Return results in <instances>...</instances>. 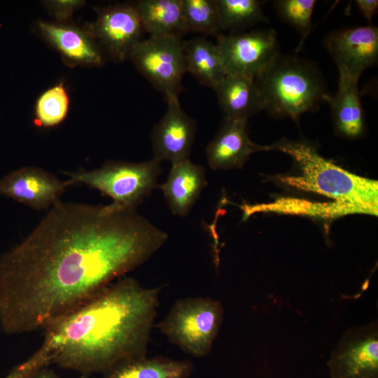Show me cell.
Segmentation results:
<instances>
[{
	"mask_svg": "<svg viewBox=\"0 0 378 378\" xmlns=\"http://www.w3.org/2000/svg\"><path fill=\"white\" fill-rule=\"evenodd\" d=\"M167 239L136 210L57 202L0 258L1 329L43 330L144 264Z\"/></svg>",
	"mask_w": 378,
	"mask_h": 378,
	"instance_id": "1",
	"label": "cell"
},
{
	"mask_svg": "<svg viewBox=\"0 0 378 378\" xmlns=\"http://www.w3.org/2000/svg\"><path fill=\"white\" fill-rule=\"evenodd\" d=\"M160 290L125 277L50 321L43 329L42 344L51 364L89 378L146 356Z\"/></svg>",
	"mask_w": 378,
	"mask_h": 378,
	"instance_id": "2",
	"label": "cell"
},
{
	"mask_svg": "<svg viewBox=\"0 0 378 378\" xmlns=\"http://www.w3.org/2000/svg\"><path fill=\"white\" fill-rule=\"evenodd\" d=\"M290 155L297 167L296 174L279 176L290 187L326 196L351 214L377 216L378 183L358 176L322 157L307 142L286 139L267 146Z\"/></svg>",
	"mask_w": 378,
	"mask_h": 378,
	"instance_id": "3",
	"label": "cell"
},
{
	"mask_svg": "<svg viewBox=\"0 0 378 378\" xmlns=\"http://www.w3.org/2000/svg\"><path fill=\"white\" fill-rule=\"evenodd\" d=\"M263 110L274 118L298 122L304 113L314 112L328 93L325 80L312 62L279 55L255 78Z\"/></svg>",
	"mask_w": 378,
	"mask_h": 378,
	"instance_id": "4",
	"label": "cell"
},
{
	"mask_svg": "<svg viewBox=\"0 0 378 378\" xmlns=\"http://www.w3.org/2000/svg\"><path fill=\"white\" fill-rule=\"evenodd\" d=\"M223 315L220 301L210 297H187L176 300L156 327L185 353L203 358L213 348Z\"/></svg>",
	"mask_w": 378,
	"mask_h": 378,
	"instance_id": "5",
	"label": "cell"
},
{
	"mask_svg": "<svg viewBox=\"0 0 378 378\" xmlns=\"http://www.w3.org/2000/svg\"><path fill=\"white\" fill-rule=\"evenodd\" d=\"M160 162L152 159L141 162L107 161L90 170L65 172L67 186L82 183L111 197L115 206L136 210L144 199L158 187Z\"/></svg>",
	"mask_w": 378,
	"mask_h": 378,
	"instance_id": "6",
	"label": "cell"
},
{
	"mask_svg": "<svg viewBox=\"0 0 378 378\" xmlns=\"http://www.w3.org/2000/svg\"><path fill=\"white\" fill-rule=\"evenodd\" d=\"M130 59L166 101L178 99L186 72L183 41L176 35L149 36L133 48Z\"/></svg>",
	"mask_w": 378,
	"mask_h": 378,
	"instance_id": "7",
	"label": "cell"
},
{
	"mask_svg": "<svg viewBox=\"0 0 378 378\" xmlns=\"http://www.w3.org/2000/svg\"><path fill=\"white\" fill-rule=\"evenodd\" d=\"M226 75L255 79L280 55L274 29L221 34L217 37Z\"/></svg>",
	"mask_w": 378,
	"mask_h": 378,
	"instance_id": "8",
	"label": "cell"
},
{
	"mask_svg": "<svg viewBox=\"0 0 378 378\" xmlns=\"http://www.w3.org/2000/svg\"><path fill=\"white\" fill-rule=\"evenodd\" d=\"M327 365L330 378H378L377 322L345 331Z\"/></svg>",
	"mask_w": 378,
	"mask_h": 378,
	"instance_id": "9",
	"label": "cell"
},
{
	"mask_svg": "<svg viewBox=\"0 0 378 378\" xmlns=\"http://www.w3.org/2000/svg\"><path fill=\"white\" fill-rule=\"evenodd\" d=\"M325 46L339 76L359 80L364 71L377 63L378 28L368 24L332 31Z\"/></svg>",
	"mask_w": 378,
	"mask_h": 378,
	"instance_id": "10",
	"label": "cell"
},
{
	"mask_svg": "<svg viewBox=\"0 0 378 378\" xmlns=\"http://www.w3.org/2000/svg\"><path fill=\"white\" fill-rule=\"evenodd\" d=\"M88 27L102 50L119 62L130 58L144 31L133 4L98 9L96 20Z\"/></svg>",
	"mask_w": 378,
	"mask_h": 378,
	"instance_id": "11",
	"label": "cell"
},
{
	"mask_svg": "<svg viewBox=\"0 0 378 378\" xmlns=\"http://www.w3.org/2000/svg\"><path fill=\"white\" fill-rule=\"evenodd\" d=\"M167 110L151 135L153 159L172 164L189 159L196 123L181 107L178 99L167 101Z\"/></svg>",
	"mask_w": 378,
	"mask_h": 378,
	"instance_id": "12",
	"label": "cell"
},
{
	"mask_svg": "<svg viewBox=\"0 0 378 378\" xmlns=\"http://www.w3.org/2000/svg\"><path fill=\"white\" fill-rule=\"evenodd\" d=\"M67 186L36 167H23L0 179V195L41 210L59 201Z\"/></svg>",
	"mask_w": 378,
	"mask_h": 378,
	"instance_id": "13",
	"label": "cell"
},
{
	"mask_svg": "<svg viewBox=\"0 0 378 378\" xmlns=\"http://www.w3.org/2000/svg\"><path fill=\"white\" fill-rule=\"evenodd\" d=\"M38 31L69 66H100L103 50L88 27L71 22L38 21Z\"/></svg>",
	"mask_w": 378,
	"mask_h": 378,
	"instance_id": "14",
	"label": "cell"
},
{
	"mask_svg": "<svg viewBox=\"0 0 378 378\" xmlns=\"http://www.w3.org/2000/svg\"><path fill=\"white\" fill-rule=\"evenodd\" d=\"M247 122L223 119L206 148L211 169H241L253 153L267 150V146L258 145L250 139Z\"/></svg>",
	"mask_w": 378,
	"mask_h": 378,
	"instance_id": "15",
	"label": "cell"
},
{
	"mask_svg": "<svg viewBox=\"0 0 378 378\" xmlns=\"http://www.w3.org/2000/svg\"><path fill=\"white\" fill-rule=\"evenodd\" d=\"M204 168L190 159L172 164L166 181L160 186L171 211L187 216L206 186Z\"/></svg>",
	"mask_w": 378,
	"mask_h": 378,
	"instance_id": "16",
	"label": "cell"
},
{
	"mask_svg": "<svg viewBox=\"0 0 378 378\" xmlns=\"http://www.w3.org/2000/svg\"><path fill=\"white\" fill-rule=\"evenodd\" d=\"M358 81L339 76L337 92L332 95L327 93L323 98L330 106L335 134L349 139L361 137L365 131Z\"/></svg>",
	"mask_w": 378,
	"mask_h": 378,
	"instance_id": "17",
	"label": "cell"
},
{
	"mask_svg": "<svg viewBox=\"0 0 378 378\" xmlns=\"http://www.w3.org/2000/svg\"><path fill=\"white\" fill-rule=\"evenodd\" d=\"M223 119L246 120L263 110L255 79L226 75L214 89Z\"/></svg>",
	"mask_w": 378,
	"mask_h": 378,
	"instance_id": "18",
	"label": "cell"
},
{
	"mask_svg": "<svg viewBox=\"0 0 378 378\" xmlns=\"http://www.w3.org/2000/svg\"><path fill=\"white\" fill-rule=\"evenodd\" d=\"M144 32L150 36L188 33L183 15L182 0H141L133 4Z\"/></svg>",
	"mask_w": 378,
	"mask_h": 378,
	"instance_id": "19",
	"label": "cell"
},
{
	"mask_svg": "<svg viewBox=\"0 0 378 378\" xmlns=\"http://www.w3.org/2000/svg\"><path fill=\"white\" fill-rule=\"evenodd\" d=\"M186 72L206 87L214 88L226 76L218 47L205 37L183 41Z\"/></svg>",
	"mask_w": 378,
	"mask_h": 378,
	"instance_id": "20",
	"label": "cell"
},
{
	"mask_svg": "<svg viewBox=\"0 0 378 378\" xmlns=\"http://www.w3.org/2000/svg\"><path fill=\"white\" fill-rule=\"evenodd\" d=\"M192 363L164 356L132 358L107 371L103 378H189Z\"/></svg>",
	"mask_w": 378,
	"mask_h": 378,
	"instance_id": "21",
	"label": "cell"
},
{
	"mask_svg": "<svg viewBox=\"0 0 378 378\" xmlns=\"http://www.w3.org/2000/svg\"><path fill=\"white\" fill-rule=\"evenodd\" d=\"M221 31H242L260 22H268L259 0H216Z\"/></svg>",
	"mask_w": 378,
	"mask_h": 378,
	"instance_id": "22",
	"label": "cell"
},
{
	"mask_svg": "<svg viewBox=\"0 0 378 378\" xmlns=\"http://www.w3.org/2000/svg\"><path fill=\"white\" fill-rule=\"evenodd\" d=\"M242 209L246 217L258 211L302 214L308 216L328 218H337L351 214L349 209L333 202L315 203L291 198L279 199L267 204L244 205Z\"/></svg>",
	"mask_w": 378,
	"mask_h": 378,
	"instance_id": "23",
	"label": "cell"
},
{
	"mask_svg": "<svg viewBox=\"0 0 378 378\" xmlns=\"http://www.w3.org/2000/svg\"><path fill=\"white\" fill-rule=\"evenodd\" d=\"M69 104V97L63 82L49 88L36 102L34 125L43 128L58 125L66 118Z\"/></svg>",
	"mask_w": 378,
	"mask_h": 378,
	"instance_id": "24",
	"label": "cell"
},
{
	"mask_svg": "<svg viewBox=\"0 0 378 378\" xmlns=\"http://www.w3.org/2000/svg\"><path fill=\"white\" fill-rule=\"evenodd\" d=\"M188 32L218 37L222 33L216 0H182Z\"/></svg>",
	"mask_w": 378,
	"mask_h": 378,
	"instance_id": "25",
	"label": "cell"
},
{
	"mask_svg": "<svg viewBox=\"0 0 378 378\" xmlns=\"http://www.w3.org/2000/svg\"><path fill=\"white\" fill-rule=\"evenodd\" d=\"M274 8L279 18L294 28L301 36L298 50L302 47L313 28L312 15L315 0H275Z\"/></svg>",
	"mask_w": 378,
	"mask_h": 378,
	"instance_id": "26",
	"label": "cell"
},
{
	"mask_svg": "<svg viewBox=\"0 0 378 378\" xmlns=\"http://www.w3.org/2000/svg\"><path fill=\"white\" fill-rule=\"evenodd\" d=\"M51 361L50 354L41 345L28 358L15 366L2 378H30L39 369L50 365Z\"/></svg>",
	"mask_w": 378,
	"mask_h": 378,
	"instance_id": "27",
	"label": "cell"
},
{
	"mask_svg": "<svg viewBox=\"0 0 378 378\" xmlns=\"http://www.w3.org/2000/svg\"><path fill=\"white\" fill-rule=\"evenodd\" d=\"M85 1L83 0H51L45 1L43 4L55 22H69L72 20L74 13L81 8Z\"/></svg>",
	"mask_w": 378,
	"mask_h": 378,
	"instance_id": "28",
	"label": "cell"
},
{
	"mask_svg": "<svg viewBox=\"0 0 378 378\" xmlns=\"http://www.w3.org/2000/svg\"><path fill=\"white\" fill-rule=\"evenodd\" d=\"M354 2L360 13L368 20L369 24H372V18L377 10L378 1L356 0Z\"/></svg>",
	"mask_w": 378,
	"mask_h": 378,
	"instance_id": "29",
	"label": "cell"
},
{
	"mask_svg": "<svg viewBox=\"0 0 378 378\" xmlns=\"http://www.w3.org/2000/svg\"><path fill=\"white\" fill-rule=\"evenodd\" d=\"M30 378H60L58 374L48 366L43 367L36 371Z\"/></svg>",
	"mask_w": 378,
	"mask_h": 378,
	"instance_id": "30",
	"label": "cell"
}]
</instances>
